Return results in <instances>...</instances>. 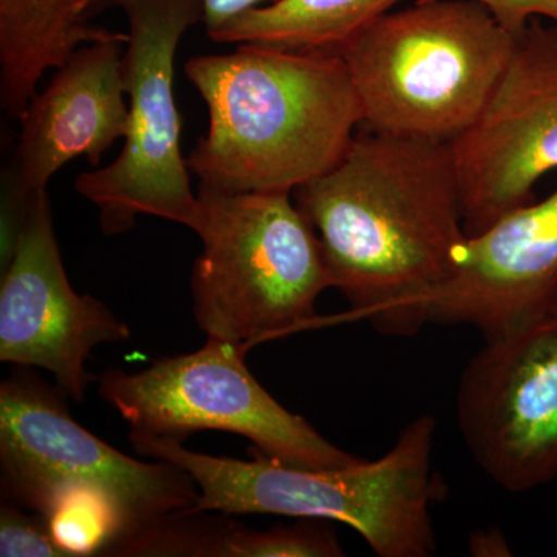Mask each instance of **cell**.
Wrapping results in <instances>:
<instances>
[{
	"mask_svg": "<svg viewBox=\"0 0 557 557\" xmlns=\"http://www.w3.org/2000/svg\"><path fill=\"white\" fill-rule=\"evenodd\" d=\"M0 556L67 557L42 516L25 515L11 502L0 509Z\"/></svg>",
	"mask_w": 557,
	"mask_h": 557,
	"instance_id": "18",
	"label": "cell"
},
{
	"mask_svg": "<svg viewBox=\"0 0 557 557\" xmlns=\"http://www.w3.org/2000/svg\"><path fill=\"white\" fill-rule=\"evenodd\" d=\"M33 511L42 516L67 557L116 556L127 537L119 507L94 487H54Z\"/></svg>",
	"mask_w": 557,
	"mask_h": 557,
	"instance_id": "16",
	"label": "cell"
},
{
	"mask_svg": "<svg viewBox=\"0 0 557 557\" xmlns=\"http://www.w3.org/2000/svg\"><path fill=\"white\" fill-rule=\"evenodd\" d=\"M121 38L79 47L46 89L21 113L16 153L7 174L25 197L47 190L69 161L86 157L94 168L116 139L126 138L129 106L124 89Z\"/></svg>",
	"mask_w": 557,
	"mask_h": 557,
	"instance_id": "13",
	"label": "cell"
},
{
	"mask_svg": "<svg viewBox=\"0 0 557 557\" xmlns=\"http://www.w3.org/2000/svg\"><path fill=\"white\" fill-rule=\"evenodd\" d=\"M456 410L496 485L527 493L557 479V300L485 338L461 372Z\"/></svg>",
	"mask_w": 557,
	"mask_h": 557,
	"instance_id": "9",
	"label": "cell"
},
{
	"mask_svg": "<svg viewBox=\"0 0 557 557\" xmlns=\"http://www.w3.org/2000/svg\"><path fill=\"white\" fill-rule=\"evenodd\" d=\"M435 431L434 417H418L379 460L330 469L289 467L258 453L249 461L208 456L138 432L131 443L196 482L200 496L189 512L335 520L376 556L429 557L437 552L432 507L446 493L434 469Z\"/></svg>",
	"mask_w": 557,
	"mask_h": 557,
	"instance_id": "3",
	"label": "cell"
},
{
	"mask_svg": "<svg viewBox=\"0 0 557 557\" xmlns=\"http://www.w3.org/2000/svg\"><path fill=\"white\" fill-rule=\"evenodd\" d=\"M186 76L208 108L190 174L225 193H295L346 156L361 102L341 54L240 44L201 54Z\"/></svg>",
	"mask_w": 557,
	"mask_h": 557,
	"instance_id": "2",
	"label": "cell"
},
{
	"mask_svg": "<svg viewBox=\"0 0 557 557\" xmlns=\"http://www.w3.org/2000/svg\"><path fill=\"white\" fill-rule=\"evenodd\" d=\"M557 300V189L467 236L429 302V322L498 335Z\"/></svg>",
	"mask_w": 557,
	"mask_h": 557,
	"instance_id": "12",
	"label": "cell"
},
{
	"mask_svg": "<svg viewBox=\"0 0 557 557\" xmlns=\"http://www.w3.org/2000/svg\"><path fill=\"white\" fill-rule=\"evenodd\" d=\"M129 325L100 299L70 284L47 190L32 197L24 228L0 281V361L40 368L62 394L83 403L95 376V347L127 343Z\"/></svg>",
	"mask_w": 557,
	"mask_h": 557,
	"instance_id": "11",
	"label": "cell"
},
{
	"mask_svg": "<svg viewBox=\"0 0 557 557\" xmlns=\"http://www.w3.org/2000/svg\"><path fill=\"white\" fill-rule=\"evenodd\" d=\"M126 16L123 57L129 124L123 150L104 168L84 172L76 193L100 211L106 236L127 233L138 215L196 231L200 201L182 153V116L174 97L175 54L203 22L205 0H108Z\"/></svg>",
	"mask_w": 557,
	"mask_h": 557,
	"instance_id": "6",
	"label": "cell"
},
{
	"mask_svg": "<svg viewBox=\"0 0 557 557\" xmlns=\"http://www.w3.org/2000/svg\"><path fill=\"white\" fill-rule=\"evenodd\" d=\"M516 36L475 0H417L341 51L362 127L449 145L478 121Z\"/></svg>",
	"mask_w": 557,
	"mask_h": 557,
	"instance_id": "4",
	"label": "cell"
},
{
	"mask_svg": "<svg viewBox=\"0 0 557 557\" xmlns=\"http://www.w3.org/2000/svg\"><path fill=\"white\" fill-rule=\"evenodd\" d=\"M406 0H276L209 32L212 42L335 53Z\"/></svg>",
	"mask_w": 557,
	"mask_h": 557,
	"instance_id": "15",
	"label": "cell"
},
{
	"mask_svg": "<svg viewBox=\"0 0 557 557\" xmlns=\"http://www.w3.org/2000/svg\"><path fill=\"white\" fill-rule=\"evenodd\" d=\"M247 347L208 338L199 350L163 358L138 373L110 368L100 394L131 432L185 442L199 431L247 438L255 453L289 467L343 468L361 460L339 449L260 386Z\"/></svg>",
	"mask_w": 557,
	"mask_h": 557,
	"instance_id": "7",
	"label": "cell"
},
{
	"mask_svg": "<svg viewBox=\"0 0 557 557\" xmlns=\"http://www.w3.org/2000/svg\"><path fill=\"white\" fill-rule=\"evenodd\" d=\"M344 549L332 527L302 519L295 525L249 530L231 520L220 541L219 557H341Z\"/></svg>",
	"mask_w": 557,
	"mask_h": 557,
	"instance_id": "17",
	"label": "cell"
},
{
	"mask_svg": "<svg viewBox=\"0 0 557 557\" xmlns=\"http://www.w3.org/2000/svg\"><path fill=\"white\" fill-rule=\"evenodd\" d=\"M469 549L479 557L511 556L504 534L496 528L474 531L469 537Z\"/></svg>",
	"mask_w": 557,
	"mask_h": 557,
	"instance_id": "21",
	"label": "cell"
},
{
	"mask_svg": "<svg viewBox=\"0 0 557 557\" xmlns=\"http://www.w3.org/2000/svg\"><path fill=\"white\" fill-rule=\"evenodd\" d=\"M108 0H0V108L20 119L40 79L86 44L121 38L91 24Z\"/></svg>",
	"mask_w": 557,
	"mask_h": 557,
	"instance_id": "14",
	"label": "cell"
},
{
	"mask_svg": "<svg viewBox=\"0 0 557 557\" xmlns=\"http://www.w3.org/2000/svg\"><path fill=\"white\" fill-rule=\"evenodd\" d=\"M201 252L190 271L194 318L208 338L255 346L313 324L333 288L321 242L293 193L200 185Z\"/></svg>",
	"mask_w": 557,
	"mask_h": 557,
	"instance_id": "5",
	"label": "cell"
},
{
	"mask_svg": "<svg viewBox=\"0 0 557 557\" xmlns=\"http://www.w3.org/2000/svg\"><path fill=\"white\" fill-rule=\"evenodd\" d=\"M449 149L467 236L536 201L534 186L557 170V24L533 17L516 35L493 97Z\"/></svg>",
	"mask_w": 557,
	"mask_h": 557,
	"instance_id": "10",
	"label": "cell"
},
{
	"mask_svg": "<svg viewBox=\"0 0 557 557\" xmlns=\"http://www.w3.org/2000/svg\"><path fill=\"white\" fill-rule=\"evenodd\" d=\"M333 288L384 335L429 324L465 233L449 145L364 127L336 166L293 193Z\"/></svg>",
	"mask_w": 557,
	"mask_h": 557,
	"instance_id": "1",
	"label": "cell"
},
{
	"mask_svg": "<svg viewBox=\"0 0 557 557\" xmlns=\"http://www.w3.org/2000/svg\"><path fill=\"white\" fill-rule=\"evenodd\" d=\"M0 465L3 494L28 509L58 486L104 493L127 527L119 557L139 534L189 512L200 496L196 482L170 461L135 460L90 434L70 416L60 392L28 372L0 386Z\"/></svg>",
	"mask_w": 557,
	"mask_h": 557,
	"instance_id": "8",
	"label": "cell"
},
{
	"mask_svg": "<svg viewBox=\"0 0 557 557\" xmlns=\"http://www.w3.org/2000/svg\"><path fill=\"white\" fill-rule=\"evenodd\" d=\"M273 2L276 0H205V28L207 33L215 30L245 11Z\"/></svg>",
	"mask_w": 557,
	"mask_h": 557,
	"instance_id": "20",
	"label": "cell"
},
{
	"mask_svg": "<svg viewBox=\"0 0 557 557\" xmlns=\"http://www.w3.org/2000/svg\"><path fill=\"white\" fill-rule=\"evenodd\" d=\"M493 13L498 24L519 35L533 17H548L557 24V0H475Z\"/></svg>",
	"mask_w": 557,
	"mask_h": 557,
	"instance_id": "19",
	"label": "cell"
}]
</instances>
